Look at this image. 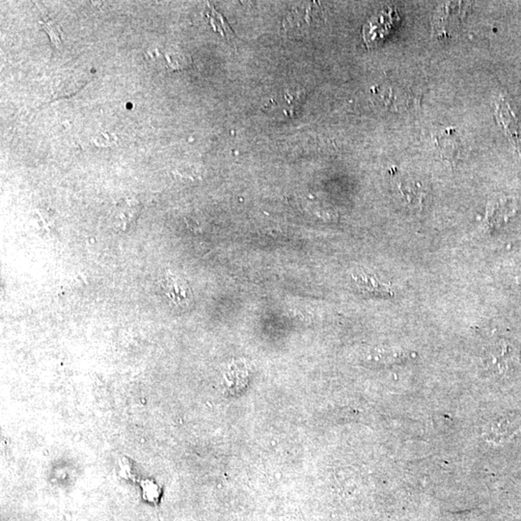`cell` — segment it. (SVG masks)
Segmentation results:
<instances>
[{
	"mask_svg": "<svg viewBox=\"0 0 521 521\" xmlns=\"http://www.w3.org/2000/svg\"><path fill=\"white\" fill-rule=\"evenodd\" d=\"M517 361V352L510 344H495L485 351V365L497 374L503 375L509 372Z\"/></svg>",
	"mask_w": 521,
	"mask_h": 521,
	"instance_id": "obj_1",
	"label": "cell"
},
{
	"mask_svg": "<svg viewBox=\"0 0 521 521\" xmlns=\"http://www.w3.org/2000/svg\"><path fill=\"white\" fill-rule=\"evenodd\" d=\"M352 278L359 291L363 294L381 298H391L394 296L390 286L382 283L375 274L370 273L364 269H356L352 271Z\"/></svg>",
	"mask_w": 521,
	"mask_h": 521,
	"instance_id": "obj_2",
	"label": "cell"
},
{
	"mask_svg": "<svg viewBox=\"0 0 521 521\" xmlns=\"http://www.w3.org/2000/svg\"><path fill=\"white\" fill-rule=\"evenodd\" d=\"M399 21L400 17L393 10L382 13L376 17V19L369 22L368 27H365V40L370 45L377 44V42L382 41L386 35L390 33L392 27H394Z\"/></svg>",
	"mask_w": 521,
	"mask_h": 521,
	"instance_id": "obj_3",
	"label": "cell"
},
{
	"mask_svg": "<svg viewBox=\"0 0 521 521\" xmlns=\"http://www.w3.org/2000/svg\"><path fill=\"white\" fill-rule=\"evenodd\" d=\"M517 418L501 416L494 418L485 425L483 435L488 441L501 443L510 439L518 432Z\"/></svg>",
	"mask_w": 521,
	"mask_h": 521,
	"instance_id": "obj_4",
	"label": "cell"
},
{
	"mask_svg": "<svg viewBox=\"0 0 521 521\" xmlns=\"http://www.w3.org/2000/svg\"><path fill=\"white\" fill-rule=\"evenodd\" d=\"M497 112L498 120L504 126L505 130L510 135L511 141L517 148L521 157V125L518 116L513 112L509 103L504 98H501L497 103Z\"/></svg>",
	"mask_w": 521,
	"mask_h": 521,
	"instance_id": "obj_5",
	"label": "cell"
},
{
	"mask_svg": "<svg viewBox=\"0 0 521 521\" xmlns=\"http://www.w3.org/2000/svg\"><path fill=\"white\" fill-rule=\"evenodd\" d=\"M166 296L172 301L176 306L183 308L188 307L192 301V293L186 282L183 278H178L172 273H168L163 281Z\"/></svg>",
	"mask_w": 521,
	"mask_h": 521,
	"instance_id": "obj_6",
	"label": "cell"
},
{
	"mask_svg": "<svg viewBox=\"0 0 521 521\" xmlns=\"http://www.w3.org/2000/svg\"><path fill=\"white\" fill-rule=\"evenodd\" d=\"M147 59L149 61L160 59L165 62L167 69L172 70H183L190 64V57L182 50L178 47H166V49H156L147 52Z\"/></svg>",
	"mask_w": 521,
	"mask_h": 521,
	"instance_id": "obj_7",
	"label": "cell"
},
{
	"mask_svg": "<svg viewBox=\"0 0 521 521\" xmlns=\"http://www.w3.org/2000/svg\"><path fill=\"white\" fill-rule=\"evenodd\" d=\"M140 211V205L137 201H127L124 205L119 207V216L121 222L123 225L128 226V224L137 220L138 213Z\"/></svg>",
	"mask_w": 521,
	"mask_h": 521,
	"instance_id": "obj_8",
	"label": "cell"
},
{
	"mask_svg": "<svg viewBox=\"0 0 521 521\" xmlns=\"http://www.w3.org/2000/svg\"><path fill=\"white\" fill-rule=\"evenodd\" d=\"M41 24L43 29L49 35L52 44L56 47L61 46L62 30L60 29L59 25L47 17H44V20L41 22Z\"/></svg>",
	"mask_w": 521,
	"mask_h": 521,
	"instance_id": "obj_9",
	"label": "cell"
},
{
	"mask_svg": "<svg viewBox=\"0 0 521 521\" xmlns=\"http://www.w3.org/2000/svg\"><path fill=\"white\" fill-rule=\"evenodd\" d=\"M112 142L113 137L112 135H110V133L100 135L97 137V139L95 140V144L97 146H102V147H104V146L105 147V146L112 145Z\"/></svg>",
	"mask_w": 521,
	"mask_h": 521,
	"instance_id": "obj_10",
	"label": "cell"
}]
</instances>
